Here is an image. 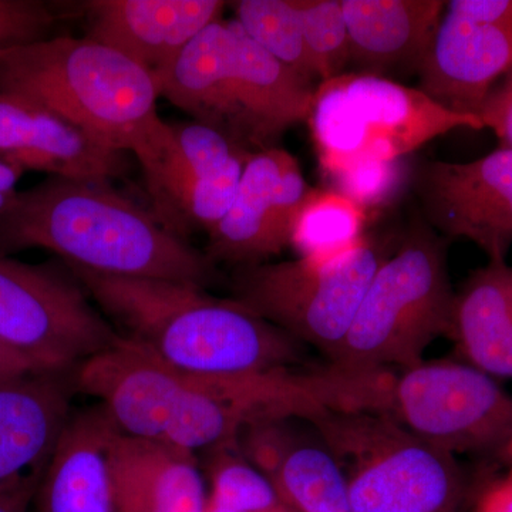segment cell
<instances>
[{
  "label": "cell",
  "instance_id": "25",
  "mask_svg": "<svg viewBox=\"0 0 512 512\" xmlns=\"http://www.w3.org/2000/svg\"><path fill=\"white\" fill-rule=\"evenodd\" d=\"M208 495L235 512H296L274 485L242 456L235 443L207 451L202 468Z\"/></svg>",
  "mask_w": 512,
  "mask_h": 512
},
{
  "label": "cell",
  "instance_id": "16",
  "mask_svg": "<svg viewBox=\"0 0 512 512\" xmlns=\"http://www.w3.org/2000/svg\"><path fill=\"white\" fill-rule=\"evenodd\" d=\"M221 0H90L87 37L156 74L195 36L221 20Z\"/></svg>",
  "mask_w": 512,
  "mask_h": 512
},
{
  "label": "cell",
  "instance_id": "36",
  "mask_svg": "<svg viewBox=\"0 0 512 512\" xmlns=\"http://www.w3.org/2000/svg\"><path fill=\"white\" fill-rule=\"evenodd\" d=\"M16 192L0 191V215L5 214L6 210H8L13 198H15Z\"/></svg>",
  "mask_w": 512,
  "mask_h": 512
},
{
  "label": "cell",
  "instance_id": "10",
  "mask_svg": "<svg viewBox=\"0 0 512 512\" xmlns=\"http://www.w3.org/2000/svg\"><path fill=\"white\" fill-rule=\"evenodd\" d=\"M309 190L289 151L272 147L252 154L231 207L208 231L205 255L214 265L241 268L281 254L291 247L293 222Z\"/></svg>",
  "mask_w": 512,
  "mask_h": 512
},
{
  "label": "cell",
  "instance_id": "18",
  "mask_svg": "<svg viewBox=\"0 0 512 512\" xmlns=\"http://www.w3.org/2000/svg\"><path fill=\"white\" fill-rule=\"evenodd\" d=\"M120 431L103 407L73 413L35 495L37 512H116L113 453Z\"/></svg>",
  "mask_w": 512,
  "mask_h": 512
},
{
  "label": "cell",
  "instance_id": "24",
  "mask_svg": "<svg viewBox=\"0 0 512 512\" xmlns=\"http://www.w3.org/2000/svg\"><path fill=\"white\" fill-rule=\"evenodd\" d=\"M231 5L235 22L249 39L303 79H316L293 0H239Z\"/></svg>",
  "mask_w": 512,
  "mask_h": 512
},
{
  "label": "cell",
  "instance_id": "37",
  "mask_svg": "<svg viewBox=\"0 0 512 512\" xmlns=\"http://www.w3.org/2000/svg\"><path fill=\"white\" fill-rule=\"evenodd\" d=\"M500 460L504 461V463L510 464V467H512V440L510 441V444H508L507 448H505L504 453L501 454Z\"/></svg>",
  "mask_w": 512,
  "mask_h": 512
},
{
  "label": "cell",
  "instance_id": "15",
  "mask_svg": "<svg viewBox=\"0 0 512 512\" xmlns=\"http://www.w3.org/2000/svg\"><path fill=\"white\" fill-rule=\"evenodd\" d=\"M73 372L0 380V491L42 478L73 414Z\"/></svg>",
  "mask_w": 512,
  "mask_h": 512
},
{
  "label": "cell",
  "instance_id": "20",
  "mask_svg": "<svg viewBox=\"0 0 512 512\" xmlns=\"http://www.w3.org/2000/svg\"><path fill=\"white\" fill-rule=\"evenodd\" d=\"M237 39L235 87L248 151L268 150L288 128L308 120L315 87L269 55L232 20Z\"/></svg>",
  "mask_w": 512,
  "mask_h": 512
},
{
  "label": "cell",
  "instance_id": "35",
  "mask_svg": "<svg viewBox=\"0 0 512 512\" xmlns=\"http://www.w3.org/2000/svg\"><path fill=\"white\" fill-rule=\"evenodd\" d=\"M204 512H235L234 510H231V508L227 507V505H224L220 503V501L215 500V498L210 497L208 495L207 505H205Z\"/></svg>",
  "mask_w": 512,
  "mask_h": 512
},
{
  "label": "cell",
  "instance_id": "29",
  "mask_svg": "<svg viewBox=\"0 0 512 512\" xmlns=\"http://www.w3.org/2000/svg\"><path fill=\"white\" fill-rule=\"evenodd\" d=\"M478 117L497 134L503 147L512 148V70L488 94Z\"/></svg>",
  "mask_w": 512,
  "mask_h": 512
},
{
  "label": "cell",
  "instance_id": "12",
  "mask_svg": "<svg viewBox=\"0 0 512 512\" xmlns=\"http://www.w3.org/2000/svg\"><path fill=\"white\" fill-rule=\"evenodd\" d=\"M238 450L296 512H352L338 458L305 417L252 421L238 434Z\"/></svg>",
  "mask_w": 512,
  "mask_h": 512
},
{
  "label": "cell",
  "instance_id": "7",
  "mask_svg": "<svg viewBox=\"0 0 512 512\" xmlns=\"http://www.w3.org/2000/svg\"><path fill=\"white\" fill-rule=\"evenodd\" d=\"M366 413L454 456L500 458L512 440V396L466 362L441 359L375 372Z\"/></svg>",
  "mask_w": 512,
  "mask_h": 512
},
{
  "label": "cell",
  "instance_id": "23",
  "mask_svg": "<svg viewBox=\"0 0 512 512\" xmlns=\"http://www.w3.org/2000/svg\"><path fill=\"white\" fill-rule=\"evenodd\" d=\"M369 212L335 188H311L295 222L291 247L299 258H328L355 247L365 234Z\"/></svg>",
  "mask_w": 512,
  "mask_h": 512
},
{
  "label": "cell",
  "instance_id": "34",
  "mask_svg": "<svg viewBox=\"0 0 512 512\" xmlns=\"http://www.w3.org/2000/svg\"><path fill=\"white\" fill-rule=\"evenodd\" d=\"M22 175V170L0 160V191L16 192V184Z\"/></svg>",
  "mask_w": 512,
  "mask_h": 512
},
{
  "label": "cell",
  "instance_id": "2",
  "mask_svg": "<svg viewBox=\"0 0 512 512\" xmlns=\"http://www.w3.org/2000/svg\"><path fill=\"white\" fill-rule=\"evenodd\" d=\"M66 266L104 313L185 375L228 377L306 367V346L234 299L163 279Z\"/></svg>",
  "mask_w": 512,
  "mask_h": 512
},
{
  "label": "cell",
  "instance_id": "3",
  "mask_svg": "<svg viewBox=\"0 0 512 512\" xmlns=\"http://www.w3.org/2000/svg\"><path fill=\"white\" fill-rule=\"evenodd\" d=\"M0 93L35 101L111 150L131 151L146 180L173 146L154 74L87 36L0 49Z\"/></svg>",
  "mask_w": 512,
  "mask_h": 512
},
{
  "label": "cell",
  "instance_id": "6",
  "mask_svg": "<svg viewBox=\"0 0 512 512\" xmlns=\"http://www.w3.org/2000/svg\"><path fill=\"white\" fill-rule=\"evenodd\" d=\"M306 123L326 175L360 160H402L457 128H485L477 117L444 109L420 89L369 73L320 82Z\"/></svg>",
  "mask_w": 512,
  "mask_h": 512
},
{
  "label": "cell",
  "instance_id": "5",
  "mask_svg": "<svg viewBox=\"0 0 512 512\" xmlns=\"http://www.w3.org/2000/svg\"><path fill=\"white\" fill-rule=\"evenodd\" d=\"M456 295L443 239L414 225L373 276L329 365L348 372L419 365L434 340L450 335Z\"/></svg>",
  "mask_w": 512,
  "mask_h": 512
},
{
  "label": "cell",
  "instance_id": "30",
  "mask_svg": "<svg viewBox=\"0 0 512 512\" xmlns=\"http://www.w3.org/2000/svg\"><path fill=\"white\" fill-rule=\"evenodd\" d=\"M446 9L461 19L512 29V0H451Z\"/></svg>",
  "mask_w": 512,
  "mask_h": 512
},
{
  "label": "cell",
  "instance_id": "9",
  "mask_svg": "<svg viewBox=\"0 0 512 512\" xmlns=\"http://www.w3.org/2000/svg\"><path fill=\"white\" fill-rule=\"evenodd\" d=\"M121 335L74 278L0 255V343L49 372H73Z\"/></svg>",
  "mask_w": 512,
  "mask_h": 512
},
{
  "label": "cell",
  "instance_id": "11",
  "mask_svg": "<svg viewBox=\"0 0 512 512\" xmlns=\"http://www.w3.org/2000/svg\"><path fill=\"white\" fill-rule=\"evenodd\" d=\"M417 192L427 220L446 237L476 244L490 262L512 247V148L468 163L433 161L420 168Z\"/></svg>",
  "mask_w": 512,
  "mask_h": 512
},
{
  "label": "cell",
  "instance_id": "31",
  "mask_svg": "<svg viewBox=\"0 0 512 512\" xmlns=\"http://www.w3.org/2000/svg\"><path fill=\"white\" fill-rule=\"evenodd\" d=\"M471 511L512 512V467L501 476L484 478Z\"/></svg>",
  "mask_w": 512,
  "mask_h": 512
},
{
  "label": "cell",
  "instance_id": "28",
  "mask_svg": "<svg viewBox=\"0 0 512 512\" xmlns=\"http://www.w3.org/2000/svg\"><path fill=\"white\" fill-rule=\"evenodd\" d=\"M57 15L39 0H0V49L47 39Z\"/></svg>",
  "mask_w": 512,
  "mask_h": 512
},
{
  "label": "cell",
  "instance_id": "19",
  "mask_svg": "<svg viewBox=\"0 0 512 512\" xmlns=\"http://www.w3.org/2000/svg\"><path fill=\"white\" fill-rule=\"evenodd\" d=\"M116 512H204V471L195 454L119 433L113 453Z\"/></svg>",
  "mask_w": 512,
  "mask_h": 512
},
{
  "label": "cell",
  "instance_id": "22",
  "mask_svg": "<svg viewBox=\"0 0 512 512\" xmlns=\"http://www.w3.org/2000/svg\"><path fill=\"white\" fill-rule=\"evenodd\" d=\"M448 338L468 363L494 379H512V266L490 262L457 292Z\"/></svg>",
  "mask_w": 512,
  "mask_h": 512
},
{
  "label": "cell",
  "instance_id": "8",
  "mask_svg": "<svg viewBox=\"0 0 512 512\" xmlns=\"http://www.w3.org/2000/svg\"><path fill=\"white\" fill-rule=\"evenodd\" d=\"M389 255L366 237L328 258L241 266L232 278V299L302 345L320 350L329 362Z\"/></svg>",
  "mask_w": 512,
  "mask_h": 512
},
{
  "label": "cell",
  "instance_id": "17",
  "mask_svg": "<svg viewBox=\"0 0 512 512\" xmlns=\"http://www.w3.org/2000/svg\"><path fill=\"white\" fill-rule=\"evenodd\" d=\"M235 59L234 23L221 19L195 36L154 79L160 97L248 151L235 87Z\"/></svg>",
  "mask_w": 512,
  "mask_h": 512
},
{
  "label": "cell",
  "instance_id": "26",
  "mask_svg": "<svg viewBox=\"0 0 512 512\" xmlns=\"http://www.w3.org/2000/svg\"><path fill=\"white\" fill-rule=\"evenodd\" d=\"M303 40L320 82L340 76L350 62V40L340 0H293Z\"/></svg>",
  "mask_w": 512,
  "mask_h": 512
},
{
  "label": "cell",
  "instance_id": "27",
  "mask_svg": "<svg viewBox=\"0 0 512 512\" xmlns=\"http://www.w3.org/2000/svg\"><path fill=\"white\" fill-rule=\"evenodd\" d=\"M335 190L367 212L396 200L407 178L404 160H360L328 174Z\"/></svg>",
  "mask_w": 512,
  "mask_h": 512
},
{
  "label": "cell",
  "instance_id": "32",
  "mask_svg": "<svg viewBox=\"0 0 512 512\" xmlns=\"http://www.w3.org/2000/svg\"><path fill=\"white\" fill-rule=\"evenodd\" d=\"M39 483L40 478L0 491V512H29Z\"/></svg>",
  "mask_w": 512,
  "mask_h": 512
},
{
  "label": "cell",
  "instance_id": "21",
  "mask_svg": "<svg viewBox=\"0 0 512 512\" xmlns=\"http://www.w3.org/2000/svg\"><path fill=\"white\" fill-rule=\"evenodd\" d=\"M348 26L350 62L382 76L404 64L419 69L441 18L443 0H340Z\"/></svg>",
  "mask_w": 512,
  "mask_h": 512
},
{
  "label": "cell",
  "instance_id": "13",
  "mask_svg": "<svg viewBox=\"0 0 512 512\" xmlns=\"http://www.w3.org/2000/svg\"><path fill=\"white\" fill-rule=\"evenodd\" d=\"M0 160L25 171L90 183L126 174V153L111 150L35 101L0 93Z\"/></svg>",
  "mask_w": 512,
  "mask_h": 512
},
{
  "label": "cell",
  "instance_id": "1",
  "mask_svg": "<svg viewBox=\"0 0 512 512\" xmlns=\"http://www.w3.org/2000/svg\"><path fill=\"white\" fill-rule=\"evenodd\" d=\"M46 249L94 274L163 279L205 288L215 265L110 183L49 177L16 192L0 215V255Z\"/></svg>",
  "mask_w": 512,
  "mask_h": 512
},
{
  "label": "cell",
  "instance_id": "33",
  "mask_svg": "<svg viewBox=\"0 0 512 512\" xmlns=\"http://www.w3.org/2000/svg\"><path fill=\"white\" fill-rule=\"evenodd\" d=\"M37 372H49V370L40 369L26 357L18 355L0 343V380Z\"/></svg>",
  "mask_w": 512,
  "mask_h": 512
},
{
  "label": "cell",
  "instance_id": "4",
  "mask_svg": "<svg viewBox=\"0 0 512 512\" xmlns=\"http://www.w3.org/2000/svg\"><path fill=\"white\" fill-rule=\"evenodd\" d=\"M305 419L338 458L352 512H468L488 476L375 414L318 410Z\"/></svg>",
  "mask_w": 512,
  "mask_h": 512
},
{
  "label": "cell",
  "instance_id": "14",
  "mask_svg": "<svg viewBox=\"0 0 512 512\" xmlns=\"http://www.w3.org/2000/svg\"><path fill=\"white\" fill-rule=\"evenodd\" d=\"M511 70V28L447 12L419 64V89L444 109L480 119L488 94Z\"/></svg>",
  "mask_w": 512,
  "mask_h": 512
}]
</instances>
